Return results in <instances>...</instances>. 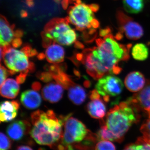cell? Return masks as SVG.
Instances as JSON below:
<instances>
[{"instance_id": "obj_1", "label": "cell", "mask_w": 150, "mask_h": 150, "mask_svg": "<svg viewBox=\"0 0 150 150\" xmlns=\"http://www.w3.org/2000/svg\"><path fill=\"white\" fill-rule=\"evenodd\" d=\"M111 33L96 40V47L87 48L83 51L82 63L87 72L94 79H99L107 75L120 74L122 69L119 66L121 60L116 56Z\"/></svg>"}, {"instance_id": "obj_2", "label": "cell", "mask_w": 150, "mask_h": 150, "mask_svg": "<svg viewBox=\"0 0 150 150\" xmlns=\"http://www.w3.org/2000/svg\"><path fill=\"white\" fill-rule=\"evenodd\" d=\"M31 119L33 125L30 132L31 137L39 144L54 149L62 139L66 116L58 118L52 110L46 112L38 110L31 114Z\"/></svg>"}, {"instance_id": "obj_3", "label": "cell", "mask_w": 150, "mask_h": 150, "mask_svg": "<svg viewBox=\"0 0 150 150\" xmlns=\"http://www.w3.org/2000/svg\"><path fill=\"white\" fill-rule=\"evenodd\" d=\"M140 112L127 100L121 102L109 110L100 125L112 135L115 142H121L132 125L139 121Z\"/></svg>"}, {"instance_id": "obj_4", "label": "cell", "mask_w": 150, "mask_h": 150, "mask_svg": "<svg viewBox=\"0 0 150 150\" xmlns=\"http://www.w3.org/2000/svg\"><path fill=\"white\" fill-rule=\"evenodd\" d=\"M69 23L67 17L51 20L45 26L42 38L64 46H70L76 41L77 35Z\"/></svg>"}, {"instance_id": "obj_5", "label": "cell", "mask_w": 150, "mask_h": 150, "mask_svg": "<svg viewBox=\"0 0 150 150\" xmlns=\"http://www.w3.org/2000/svg\"><path fill=\"white\" fill-rule=\"evenodd\" d=\"M64 130L59 143L64 146H72L79 144L90 133L85 125L77 118L69 116L64 124Z\"/></svg>"}, {"instance_id": "obj_6", "label": "cell", "mask_w": 150, "mask_h": 150, "mask_svg": "<svg viewBox=\"0 0 150 150\" xmlns=\"http://www.w3.org/2000/svg\"><path fill=\"white\" fill-rule=\"evenodd\" d=\"M27 55L22 51L11 48L10 45L1 47V61L4 62L8 68L15 74L28 69L30 62Z\"/></svg>"}, {"instance_id": "obj_7", "label": "cell", "mask_w": 150, "mask_h": 150, "mask_svg": "<svg viewBox=\"0 0 150 150\" xmlns=\"http://www.w3.org/2000/svg\"><path fill=\"white\" fill-rule=\"evenodd\" d=\"M92 11L89 5L83 3L76 4L69 8L67 18L69 23L74 25L77 30L83 31L86 28L92 27L91 22L94 18Z\"/></svg>"}, {"instance_id": "obj_8", "label": "cell", "mask_w": 150, "mask_h": 150, "mask_svg": "<svg viewBox=\"0 0 150 150\" xmlns=\"http://www.w3.org/2000/svg\"><path fill=\"white\" fill-rule=\"evenodd\" d=\"M95 87L104 101L107 102L109 101L110 97L118 96L121 93L123 85L121 79L109 74L99 79Z\"/></svg>"}, {"instance_id": "obj_9", "label": "cell", "mask_w": 150, "mask_h": 150, "mask_svg": "<svg viewBox=\"0 0 150 150\" xmlns=\"http://www.w3.org/2000/svg\"><path fill=\"white\" fill-rule=\"evenodd\" d=\"M116 17L119 31L125 33L128 39L137 40L143 36L144 29L141 25L134 21L133 18L128 16L123 11L118 10Z\"/></svg>"}, {"instance_id": "obj_10", "label": "cell", "mask_w": 150, "mask_h": 150, "mask_svg": "<svg viewBox=\"0 0 150 150\" xmlns=\"http://www.w3.org/2000/svg\"><path fill=\"white\" fill-rule=\"evenodd\" d=\"M127 101L139 112L142 111L150 117V80L148 81L144 88L129 98Z\"/></svg>"}, {"instance_id": "obj_11", "label": "cell", "mask_w": 150, "mask_h": 150, "mask_svg": "<svg viewBox=\"0 0 150 150\" xmlns=\"http://www.w3.org/2000/svg\"><path fill=\"white\" fill-rule=\"evenodd\" d=\"M90 98L91 100L87 105L88 114L95 119L104 118L106 114V106L103 102L104 100L101 98L100 95L96 89L91 92Z\"/></svg>"}, {"instance_id": "obj_12", "label": "cell", "mask_w": 150, "mask_h": 150, "mask_svg": "<svg viewBox=\"0 0 150 150\" xmlns=\"http://www.w3.org/2000/svg\"><path fill=\"white\" fill-rule=\"evenodd\" d=\"M30 125L24 120L13 121L7 128V133L9 137L14 141L21 139L25 134L30 131Z\"/></svg>"}, {"instance_id": "obj_13", "label": "cell", "mask_w": 150, "mask_h": 150, "mask_svg": "<svg viewBox=\"0 0 150 150\" xmlns=\"http://www.w3.org/2000/svg\"><path fill=\"white\" fill-rule=\"evenodd\" d=\"M63 88L61 84L56 82L47 84L42 89L43 98L51 103L59 102L63 97L64 92Z\"/></svg>"}, {"instance_id": "obj_14", "label": "cell", "mask_w": 150, "mask_h": 150, "mask_svg": "<svg viewBox=\"0 0 150 150\" xmlns=\"http://www.w3.org/2000/svg\"><path fill=\"white\" fill-rule=\"evenodd\" d=\"M20 107L19 103L16 100L4 101L0 106V120L7 122L13 120L17 115Z\"/></svg>"}, {"instance_id": "obj_15", "label": "cell", "mask_w": 150, "mask_h": 150, "mask_svg": "<svg viewBox=\"0 0 150 150\" xmlns=\"http://www.w3.org/2000/svg\"><path fill=\"white\" fill-rule=\"evenodd\" d=\"M125 85L126 88L132 92H138L144 88L146 84L144 75L139 71L129 73L125 78Z\"/></svg>"}, {"instance_id": "obj_16", "label": "cell", "mask_w": 150, "mask_h": 150, "mask_svg": "<svg viewBox=\"0 0 150 150\" xmlns=\"http://www.w3.org/2000/svg\"><path fill=\"white\" fill-rule=\"evenodd\" d=\"M21 101L25 107L33 110L40 106L42 99L40 95L36 91L28 90L22 93Z\"/></svg>"}, {"instance_id": "obj_17", "label": "cell", "mask_w": 150, "mask_h": 150, "mask_svg": "<svg viewBox=\"0 0 150 150\" xmlns=\"http://www.w3.org/2000/svg\"><path fill=\"white\" fill-rule=\"evenodd\" d=\"M14 27L11 26L4 16H1L0 19V43L2 47L10 45L14 37Z\"/></svg>"}, {"instance_id": "obj_18", "label": "cell", "mask_w": 150, "mask_h": 150, "mask_svg": "<svg viewBox=\"0 0 150 150\" xmlns=\"http://www.w3.org/2000/svg\"><path fill=\"white\" fill-rule=\"evenodd\" d=\"M65 54L64 49L55 43L47 47L45 53L47 61L53 64H59L63 62Z\"/></svg>"}, {"instance_id": "obj_19", "label": "cell", "mask_w": 150, "mask_h": 150, "mask_svg": "<svg viewBox=\"0 0 150 150\" xmlns=\"http://www.w3.org/2000/svg\"><path fill=\"white\" fill-rule=\"evenodd\" d=\"M20 86L17 81L12 79L6 80L1 85V94L3 97L13 99L18 94Z\"/></svg>"}, {"instance_id": "obj_20", "label": "cell", "mask_w": 150, "mask_h": 150, "mask_svg": "<svg viewBox=\"0 0 150 150\" xmlns=\"http://www.w3.org/2000/svg\"><path fill=\"white\" fill-rule=\"evenodd\" d=\"M68 96L73 103L80 105L85 101L86 94L82 87L74 83L68 89Z\"/></svg>"}, {"instance_id": "obj_21", "label": "cell", "mask_w": 150, "mask_h": 150, "mask_svg": "<svg viewBox=\"0 0 150 150\" xmlns=\"http://www.w3.org/2000/svg\"><path fill=\"white\" fill-rule=\"evenodd\" d=\"M123 4L127 12L134 14L141 12L144 5V0H123Z\"/></svg>"}, {"instance_id": "obj_22", "label": "cell", "mask_w": 150, "mask_h": 150, "mask_svg": "<svg viewBox=\"0 0 150 150\" xmlns=\"http://www.w3.org/2000/svg\"><path fill=\"white\" fill-rule=\"evenodd\" d=\"M149 54V49L144 43H137L132 48V56L137 61H145L147 59Z\"/></svg>"}, {"instance_id": "obj_23", "label": "cell", "mask_w": 150, "mask_h": 150, "mask_svg": "<svg viewBox=\"0 0 150 150\" xmlns=\"http://www.w3.org/2000/svg\"><path fill=\"white\" fill-rule=\"evenodd\" d=\"M53 79L66 89H69L70 87L74 84L69 76L64 73V71H61L57 74L53 76Z\"/></svg>"}, {"instance_id": "obj_24", "label": "cell", "mask_w": 150, "mask_h": 150, "mask_svg": "<svg viewBox=\"0 0 150 150\" xmlns=\"http://www.w3.org/2000/svg\"><path fill=\"white\" fill-rule=\"evenodd\" d=\"M123 150H150V143L143 137H139L136 143L127 145Z\"/></svg>"}, {"instance_id": "obj_25", "label": "cell", "mask_w": 150, "mask_h": 150, "mask_svg": "<svg viewBox=\"0 0 150 150\" xmlns=\"http://www.w3.org/2000/svg\"><path fill=\"white\" fill-rule=\"evenodd\" d=\"M97 31L95 28H90L88 30L84 31L83 34V38L86 43H91L93 42L97 36Z\"/></svg>"}, {"instance_id": "obj_26", "label": "cell", "mask_w": 150, "mask_h": 150, "mask_svg": "<svg viewBox=\"0 0 150 150\" xmlns=\"http://www.w3.org/2000/svg\"><path fill=\"white\" fill-rule=\"evenodd\" d=\"M145 141L150 143V117L144 122L140 129Z\"/></svg>"}, {"instance_id": "obj_27", "label": "cell", "mask_w": 150, "mask_h": 150, "mask_svg": "<svg viewBox=\"0 0 150 150\" xmlns=\"http://www.w3.org/2000/svg\"><path fill=\"white\" fill-rule=\"evenodd\" d=\"M94 150H116L115 145L110 141L102 140L97 144Z\"/></svg>"}, {"instance_id": "obj_28", "label": "cell", "mask_w": 150, "mask_h": 150, "mask_svg": "<svg viewBox=\"0 0 150 150\" xmlns=\"http://www.w3.org/2000/svg\"><path fill=\"white\" fill-rule=\"evenodd\" d=\"M0 139H1V146L0 150H8L11 147V142L10 139L6 136L1 132L0 134Z\"/></svg>"}, {"instance_id": "obj_29", "label": "cell", "mask_w": 150, "mask_h": 150, "mask_svg": "<svg viewBox=\"0 0 150 150\" xmlns=\"http://www.w3.org/2000/svg\"><path fill=\"white\" fill-rule=\"evenodd\" d=\"M37 77L40 80L45 83H48L51 81L53 79V76L51 73L49 71L39 72L37 74Z\"/></svg>"}, {"instance_id": "obj_30", "label": "cell", "mask_w": 150, "mask_h": 150, "mask_svg": "<svg viewBox=\"0 0 150 150\" xmlns=\"http://www.w3.org/2000/svg\"><path fill=\"white\" fill-rule=\"evenodd\" d=\"M1 79H0V84L1 85L6 80L8 75H10L9 70H7L6 68L1 65Z\"/></svg>"}, {"instance_id": "obj_31", "label": "cell", "mask_w": 150, "mask_h": 150, "mask_svg": "<svg viewBox=\"0 0 150 150\" xmlns=\"http://www.w3.org/2000/svg\"><path fill=\"white\" fill-rule=\"evenodd\" d=\"M29 72V71L28 69L21 72L20 74L16 77V80L17 82L19 84L23 83L25 81L28 74Z\"/></svg>"}, {"instance_id": "obj_32", "label": "cell", "mask_w": 150, "mask_h": 150, "mask_svg": "<svg viewBox=\"0 0 150 150\" xmlns=\"http://www.w3.org/2000/svg\"><path fill=\"white\" fill-rule=\"evenodd\" d=\"M112 31L110 27H106L103 28H100L99 30V35L100 37H104L106 35L110 34Z\"/></svg>"}, {"instance_id": "obj_33", "label": "cell", "mask_w": 150, "mask_h": 150, "mask_svg": "<svg viewBox=\"0 0 150 150\" xmlns=\"http://www.w3.org/2000/svg\"><path fill=\"white\" fill-rule=\"evenodd\" d=\"M22 44V41L20 38H16L12 41V45L15 48H18L20 47Z\"/></svg>"}, {"instance_id": "obj_34", "label": "cell", "mask_w": 150, "mask_h": 150, "mask_svg": "<svg viewBox=\"0 0 150 150\" xmlns=\"http://www.w3.org/2000/svg\"><path fill=\"white\" fill-rule=\"evenodd\" d=\"M32 50V49L31 47L29 45H28L24 46L21 49V51L24 52L25 54H26L28 57H29L30 54V52H31Z\"/></svg>"}, {"instance_id": "obj_35", "label": "cell", "mask_w": 150, "mask_h": 150, "mask_svg": "<svg viewBox=\"0 0 150 150\" xmlns=\"http://www.w3.org/2000/svg\"><path fill=\"white\" fill-rule=\"evenodd\" d=\"M91 25L94 28H98L100 26L99 22L96 19L93 18L91 22Z\"/></svg>"}, {"instance_id": "obj_36", "label": "cell", "mask_w": 150, "mask_h": 150, "mask_svg": "<svg viewBox=\"0 0 150 150\" xmlns=\"http://www.w3.org/2000/svg\"><path fill=\"white\" fill-rule=\"evenodd\" d=\"M41 84L40 83L38 82H35L33 83L32 85V88L34 90L36 91L40 90L41 88Z\"/></svg>"}, {"instance_id": "obj_37", "label": "cell", "mask_w": 150, "mask_h": 150, "mask_svg": "<svg viewBox=\"0 0 150 150\" xmlns=\"http://www.w3.org/2000/svg\"><path fill=\"white\" fill-rule=\"evenodd\" d=\"M90 8L91 9L92 11L94 12H97L99 10L100 6L98 4H91L89 5Z\"/></svg>"}, {"instance_id": "obj_38", "label": "cell", "mask_w": 150, "mask_h": 150, "mask_svg": "<svg viewBox=\"0 0 150 150\" xmlns=\"http://www.w3.org/2000/svg\"><path fill=\"white\" fill-rule=\"evenodd\" d=\"M23 35V32L21 30H17L14 32V37L20 38L22 37Z\"/></svg>"}, {"instance_id": "obj_39", "label": "cell", "mask_w": 150, "mask_h": 150, "mask_svg": "<svg viewBox=\"0 0 150 150\" xmlns=\"http://www.w3.org/2000/svg\"><path fill=\"white\" fill-rule=\"evenodd\" d=\"M123 38V33L120 32V31H119V32L115 34V36H114V38H115L116 40H122Z\"/></svg>"}, {"instance_id": "obj_40", "label": "cell", "mask_w": 150, "mask_h": 150, "mask_svg": "<svg viewBox=\"0 0 150 150\" xmlns=\"http://www.w3.org/2000/svg\"><path fill=\"white\" fill-rule=\"evenodd\" d=\"M74 46L75 48H79V49H83L84 47L83 44L79 41H77L75 42Z\"/></svg>"}, {"instance_id": "obj_41", "label": "cell", "mask_w": 150, "mask_h": 150, "mask_svg": "<svg viewBox=\"0 0 150 150\" xmlns=\"http://www.w3.org/2000/svg\"><path fill=\"white\" fill-rule=\"evenodd\" d=\"M28 69L29 70V72L32 73L34 72L35 70V66L34 63L31 62H30L29 67Z\"/></svg>"}, {"instance_id": "obj_42", "label": "cell", "mask_w": 150, "mask_h": 150, "mask_svg": "<svg viewBox=\"0 0 150 150\" xmlns=\"http://www.w3.org/2000/svg\"><path fill=\"white\" fill-rule=\"evenodd\" d=\"M16 150H33L32 148L27 146H21L18 147Z\"/></svg>"}, {"instance_id": "obj_43", "label": "cell", "mask_w": 150, "mask_h": 150, "mask_svg": "<svg viewBox=\"0 0 150 150\" xmlns=\"http://www.w3.org/2000/svg\"><path fill=\"white\" fill-rule=\"evenodd\" d=\"M69 0H63L62 2V6L63 8L65 10L67 9L68 5H69Z\"/></svg>"}, {"instance_id": "obj_44", "label": "cell", "mask_w": 150, "mask_h": 150, "mask_svg": "<svg viewBox=\"0 0 150 150\" xmlns=\"http://www.w3.org/2000/svg\"><path fill=\"white\" fill-rule=\"evenodd\" d=\"M38 52L37 50L35 49H32V51L30 52V54L29 57H33V56H36L37 55Z\"/></svg>"}, {"instance_id": "obj_45", "label": "cell", "mask_w": 150, "mask_h": 150, "mask_svg": "<svg viewBox=\"0 0 150 150\" xmlns=\"http://www.w3.org/2000/svg\"><path fill=\"white\" fill-rule=\"evenodd\" d=\"M45 57H46V55L43 53H40L37 56L38 59L40 60H43V59H45Z\"/></svg>"}, {"instance_id": "obj_46", "label": "cell", "mask_w": 150, "mask_h": 150, "mask_svg": "<svg viewBox=\"0 0 150 150\" xmlns=\"http://www.w3.org/2000/svg\"><path fill=\"white\" fill-rule=\"evenodd\" d=\"M21 16L22 18H26L28 16V13L26 11L22 10L21 12Z\"/></svg>"}, {"instance_id": "obj_47", "label": "cell", "mask_w": 150, "mask_h": 150, "mask_svg": "<svg viewBox=\"0 0 150 150\" xmlns=\"http://www.w3.org/2000/svg\"><path fill=\"white\" fill-rule=\"evenodd\" d=\"M27 2V5L29 7H32L34 6V3L33 2V1H30Z\"/></svg>"}, {"instance_id": "obj_48", "label": "cell", "mask_w": 150, "mask_h": 150, "mask_svg": "<svg viewBox=\"0 0 150 150\" xmlns=\"http://www.w3.org/2000/svg\"><path fill=\"white\" fill-rule=\"evenodd\" d=\"M84 85L86 87H88L90 86V82L88 81H85V82L84 83Z\"/></svg>"}, {"instance_id": "obj_49", "label": "cell", "mask_w": 150, "mask_h": 150, "mask_svg": "<svg viewBox=\"0 0 150 150\" xmlns=\"http://www.w3.org/2000/svg\"><path fill=\"white\" fill-rule=\"evenodd\" d=\"M74 73L76 75V76H77L79 77L80 76V74L79 72L78 71H77V70H74Z\"/></svg>"}, {"instance_id": "obj_50", "label": "cell", "mask_w": 150, "mask_h": 150, "mask_svg": "<svg viewBox=\"0 0 150 150\" xmlns=\"http://www.w3.org/2000/svg\"><path fill=\"white\" fill-rule=\"evenodd\" d=\"M81 3H82L81 0H76V4H80Z\"/></svg>"}, {"instance_id": "obj_51", "label": "cell", "mask_w": 150, "mask_h": 150, "mask_svg": "<svg viewBox=\"0 0 150 150\" xmlns=\"http://www.w3.org/2000/svg\"><path fill=\"white\" fill-rule=\"evenodd\" d=\"M60 1H61V0H56V2H59Z\"/></svg>"}, {"instance_id": "obj_52", "label": "cell", "mask_w": 150, "mask_h": 150, "mask_svg": "<svg viewBox=\"0 0 150 150\" xmlns=\"http://www.w3.org/2000/svg\"><path fill=\"white\" fill-rule=\"evenodd\" d=\"M26 1H33V0H26Z\"/></svg>"}, {"instance_id": "obj_53", "label": "cell", "mask_w": 150, "mask_h": 150, "mask_svg": "<svg viewBox=\"0 0 150 150\" xmlns=\"http://www.w3.org/2000/svg\"><path fill=\"white\" fill-rule=\"evenodd\" d=\"M39 150H43V149H41V148H40V149H39Z\"/></svg>"}, {"instance_id": "obj_54", "label": "cell", "mask_w": 150, "mask_h": 150, "mask_svg": "<svg viewBox=\"0 0 150 150\" xmlns=\"http://www.w3.org/2000/svg\"><path fill=\"white\" fill-rule=\"evenodd\" d=\"M73 1H76V0H73Z\"/></svg>"}]
</instances>
